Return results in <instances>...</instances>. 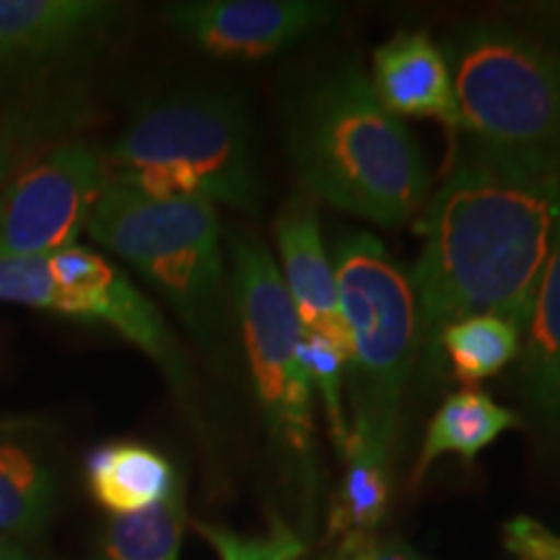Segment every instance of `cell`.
Returning a JSON list of instances; mask_svg holds the SVG:
<instances>
[{
  "label": "cell",
  "instance_id": "obj_1",
  "mask_svg": "<svg viewBox=\"0 0 560 560\" xmlns=\"http://www.w3.org/2000/svg\"><path fill=\"white\" fill-rule=\"evenodd\" d=\"M560 226V177L535 174L478 151L425 206L412 289L420 350L436 363L452 322L495 314L527 330Z\"/></svg>",
  "mask_w": 560,
  "mask_h": 560
},
{
  "label": "cell",
  "instance_id": "obj_2",
  "mask_svg": "<svg viewBox=\"0 0 560 560\" xmlns=\"http://www.w3.org/2000/svg\"><path fill=\"white\" fill-rule=\"evenodd\" d=\"M285 149L312 198L384 229H400L429 200L423 151L359 66L327 70L291 96Z\"/></svg>",
  "mask_w": 560,
  "mask_h": 560
},
{
  "label": "cell",
  "instance_id": "obj_3",
  "mask_svg": "<svg viewBox=\"0 0 560 560\" xmlns=\"http://www.w3.org/2000/svg\"><path fill=\"white\" fill-rule=\"evenodd\" d=\"M109 185L252 213L260 202L252 125L234 91L185 86L145 100L104 159Z\"/></svg>",
  "mask_w": 560,
  "mask_h": 560
},
{
  "label": "cell",
  "instance_id": "obj_4",
  "mask_svg": "<svg viewBox=\"0 0 560 560\" xmlns=\"http://www.w3.org/2000/svg\"><path fill=\"white\" fill-rule=\"evenodd\" d=\"M441 50L472 151L560 177V50L493 21L459 26Z\"/></svg>",
  "mask_w": 560,
  "mask_h": 560
},
{
  "label": "cell",
  "instance_id": "obj_5",
  "mask_svg": "<svg viewBox=\"0 0 560 560\" xmlns=\"http://www.w3.org/2000/svg\"><path fill=\"white\" fill-rule=\"evenodd\" d=\"M86 231L166 299L208 355L221 353L234 310L213 202L156 200L107 182Z\"/></svg>",
  "mask_w": 560,
  "mask_h": 560
},
{
  "label": "cell",
  "instance_id": "obj_6",
  "mask_svg": "<svg viewBox=\"0 0 560 560\" xmlns=\"http://www.w3.org/2000/svg\"><path fill=\"white\" fill-rule=\"evenodd\" d=\"M330 260L350 340V433L392 452L405 389L420 355L412 278L369 231L335 236Z\"/></svg>",
  "mask_w": 560,
  "mask_h": 560
},
{
  "label": "cell",
  "instance_id": "obj_7",
  "mask_svg": "<svg viewBox=\"0 0 560 560\" xmlns=\"http://www.w3.org/2000/svg\"><path fill=\"white\" fill-rule=\"evenodd\" d=\"M231 252V310L255 387L257 410L272 450L299 480L317 475V429L312 384L301 363V325L268 247L252 234H236Z\"/></svg>",
  "mask_w": 560,
  "mask_h": 560
},
{
  "label": "cell",
  "instance_id": "obj_8",
  "mask_svg": "<svg viewBox=\"0 0 560 560\" xmlns=\"http://www.w3.org/2000/svg\"><path fill=\"white\" fill-rule=\"evenodd\" d=\"M104 185V159L81 140L13 172L0 187V257H47L79 244Z\"/></svg>",
  "mask_w": 560,
  "mask_h": 560
},
{
  "label": "cell",
  "instance_id": "obj_9",
  "mask_svg": "<svg viewBox=\"0 0 560 560\" xmlns=\"http://www.w3.org/2000/svg\"><path fill=\"white\" fill-rule=\"evenodd\" d=\"M47 262L55 280L52 314L112 327L164 371L177 395H190L192 374L177 338L156 304L115 262L83 244L52 252Z\"/></svg>",
  "mask_w": 560,
  "mask_h": 560
},
{
  "label": "cell",
  "instance_id": "obj_10",
  "mask_svg": "<svg viewBox=\"0 0 560 560\" xmlns=\"http://www.w3.org/2000/svg\"><path fill=\"white\" fill-rule=\"evenodd\" d=\"M322 0H190L166 5L182 37L221 60H260L312 37L335 19Z\"/></svg>",
  "mask_w": 560,
  "mask_h": 560
},
{
  "label": "cell",
  "instance_id": "obj_11",
  "mask_svg": "<svg viewBox=\"0 0 560 560\" xmlns=\"http://www.w3.org/2000/svg\"><path fill=\"white\" fill-rule=\"evenodd\" d=\"M276 244L280 255V278L296 312L301 332L319 335L340 348L350 359L348 327L342 322L338 280L330 252L322 240L317 210L312 200L293 195L276 219Z\"/></svg>",
  "mask_w": 560,
  "mask_h": 560
},
{
  "label": "cell",
  "instance_id": "obj_12",
  "mask_svg": "<svg viewBox=\"0 0 560 560\" xmlns=\"http://www.w3.org/2000/svg\"><path fill=\"white\" fill-rule=\"evenodd\" d=\"M371 86L395 117L436 120L462 130L446 55L423 30H402L374 50Z\"/></svg>",
  "mask_w": 560,
  "mask_h": 560
},
{
  "label": "cell",
  "instance_id": "obj_13",
  "mask_svg": "<svg viewBox=\"0 0 560 560\" xmlns=\"http://www.w3.org/2000/svg\"><path fill=\"white\" fill-rule=\"evenodd\" d=\"M115 16L102 0H0V62L60 55Z\"/></svg>",
  "mask_w": 560,
  "mask_h": 560
},
{
  "label": "cell",
  "instance_id": "obj_14",
  "mask_svg": "<svg viewBox=\"0 0 560 560\" xmlns=\"http://www.w3.org/2000/svg\"><path fill=\"white\" fill-rule=\"evenodd\" d=\"M342 462L346 475L332 499L327 535L338 540L340 552L359 556L376 542V529L387 516L392 452L350 433Z\"/></svg>",
  "mask_w": 560,
  "mask_h": 560
},
{
  "label": "cell",
  "instance_id": "obj_15",
  "mask_svg": "<svg viewBox=\"0 0 560 560\" xmlns=\"http://www.w3.org/2000/svg\"><path fill=\"white\" fill-rule=\"evenodd\" d=\"M89 486L112 516L136 514L177 493V475L164 454L145 444H107L89 454Z\"/></svg>",
  "mask_w": 560,
  "mask_h": 560
},
{
  "label": "cell",
  "instance_id": "obj_16",
  "mask_svg": "<svg viewBox=\"0 0 560 560\" xmlns=\"http://www.w3.org/2000/svg\"><path fill=\"white\" fill-rule=\"evenodd\" d=\"M522 425V418L514 410L503 408L482 389H459L441 402L433 412L429 431H425L420 457L412 472V488L423 480L433 462L457 454L462 462L472 465L482 450H488L495 439Z\"/></svg>",
  "mask_w": 560,
  "mask_h": 560
},
{
  "label": "cell",
  "instance_id": "obj_17",
  "mask_svg": "<svg viewBox=\"0 0 560 560\" xmlns=\"http://www.w3.org/2000/svg\"><path fill=\"white\" fill-rule=\"evenodd\" d=\"M524 395L548 429H560V226L527 322Z\"/></svg>",
  "mask_w": 560,
  "mask_h": 560
},
{
  "label": "cell",
  "instance_id": "obj_18",
  "mask_svg": "<svg viewBox=\"0 0 560 560\" xmlns=\"http://www.w3.org/2000/svg\"><path fill=\"white\" fill-rule=\"evenodd\" d=\"M441 353L459 382L480 384L516 361L522 353V327L495 314L457 319L439 335L436 355Z\"/></svg>",
  "mask_w": 560,
  "mask_h": 560
},
{
  "label": "cell",
  "instance_id": "obj_19",
  "mask_svg": "<svg viewBox=\"0 0 560 560\" xmlns=\"http://www.w3.org/2000/svg\"><path fill=\"white\" fill-rule=\"evenodd\" d=\"M52 472L24 446L0 439V535H34L50 520Z\"/></svg>",
  "mask_w": 560,
  "mask_h": 560
},
{
  "label": "cell",
  "instance_id": "obj_20",
  "mask_svg": "<svg viewBox=\"0 0 560 560\" xmlns=\"http://www.w3.org/2000/svg\"><path fill=\"white\" fill-rule=\"evenodd\" d=\"M185 532L182 490L156 506L112 516L104 529V560H177Z\"/></svg>",
  "mask_w": 560,
  "mask_h": 560
},
{
  "label": "cell",
  "instance_id": "obj_21",
  "mask_svg": "<svg viewBox=\"0 0 560 560\" xmlns=\"http://www.w3.org/2000/svg\"><path fill=\"white\" fill-rule=\"evenodd\" d=\"M301 363L310 376L312 389H317L322 408H325L327 425H330L335 450L346 452L350 441V425L346 418V402H342V387H346L348 359L340 348L319 335L301 332Z\"/></svg>",
  "mask_w": 560,
  "mask_h": 560
},
{
  "label": "cell",
  "instance_id": "obj_22",
  "mask_svg": "<svg viewBox=\"0 0 560 560\" xmlns=\"http://www.w3.org/2000/svg\"><path fill=\"white\" fill-rule=\"evenodd\" d=\"M202 540L219 552L221 560H299L304 545L283 522L276 520L268 535L262 537H242L213 524H195Z\"/></svg>",
  "mask_w": 560,
  "mask_h": 560
},
{
  "label": "cell",
  "instance_id": "obj_23",
  "mask_svg": "<svg viewBox=\"0 0 560 560\" xmlns=\"http://www.w3.org/2000/svg\"><path fill=\"white\" fill-rule=\"evenodd\" d=\"M0 304L52 312L55 280L47 257H0Z\"/></svg>",
  "mask_w": 560,
  "mask_h": 560
},
{
  "label": "cell",
  "instance_id": "obj_24",
  "mask_svg": "<svg viewBox=\"0 0 560 560\" xmlns=\"http://www.w3.org/2000/svg\"><path fill=\"white\" fill-rule=\"evenodd\" d=\"M503 545L520 560H560V537L529 516L503 524Z\"/></svg>",
  "mask_w": 560,
  "mask_h": 560
},
{
  "label": "cell",
  "instance_id": "obj_25",
  "mask_svg": "<svg viewBox=\"0 0 560 560\" xmlns=\"http://www.w3.org/2000/svg\"><path fill=\"white\" fill-rule=\"evenodd\" d=\"M363 560H429L412 550L408 542L397 540V537H387V540H376L371 548L363 552Z\"/></svg>",
  "mask_w": 560,
  "mask_h": 560
},
{
  "label": "cell",
  "instance_id": "obj_26",
  "mask_svg": "<svg viewBox=\"0 0 560 560\" xmlns=\"http://www.w3.org/2000/svg\"><path fill=\"white\" fill-rule=\"evenodd\" d=\"M13 166H16V156H13L11 143L5 138H0V187L11 179Z\"/></svg>",
  "mask_w": 560,
  "mask_h": 560
},
{
  "label": "cell",
  "instance_id": "obj_27",
  "mask_svg": "<svg viewBox=\"0 0 560 560\" xmlns=\"http://www.w3.org/2000/svg\"><path fill=\"white\" fill-rule=\"evenodd\" d=\"M0 560H32V558L19 542L9 540V537H0Z\"/></svg>",
  "mask_w": 560,
  "mask_h": 560
},
{
  "label": "cell",
  "instance_id": "obj_28",
  "mask_svg": "<svg viewBox=\"0 0 560 560\" xmlns=\"http://www.w3.org/2000/svg\"><path fill=\"white\" fill-rule=\"evenodd\" d=\"M19 429H26L24 420H0V433H3V431H19Z\"/></svg>",
  "mask_w": 560,
  "mask_h": 560
},
{
  "label": "cell",
  "instance_id": "obj_29",
  "mask_svg": "<svg viewBox=\"0 0 560 560\" xmlns=\"http://www.w3.org/2000/svg\"><path fill=\"white\" fill-rule=\"evenodd\" d=\"M369 548H371V545H369ZM366 548V550H369ZM366 550H363V552H366ZM363 552H359V556H350V552H335V558L332 560H363Z\"/></svg>",
  "mask_w": 560,
  "mask_h": 560
}]
</instances>
